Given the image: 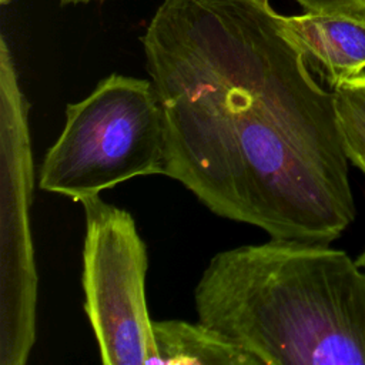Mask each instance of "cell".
Here are the masks:
<instances>
[{"label":"cell","instance_id":"obj_1","mask_svg":"<svg viewBox=\"0 0 365 365\" xmlns=\"http://www.w3.org/2000/svg\"><path fill=\"white\" fill-rule=\"evenodd\" d=\"M165 173L218 217L329 244L354 221L334 90L271 0H164L141 37Z\"/></svg>","mask_w":365,"mask_h":365},{"label":"cell","instance_id":"obj_2","mask_svg":"<svg viewBox=\"0 0 365 365\" xmlns=\"http://www.w3.org/2000/svg\"><path fill=\"white\" fill-rule=\"evenodd\" d=\"M198 321L261 365H365V274L325 242L271 238L215 254Z\"/></svg>","mask_w":365,"mask_h":365},{"label":"cell","instance_id":"obj_3","mask_svg":"<svg viewBox=\"0 0 365 365\" xmlns=\"http://www.w3.org/2000/svg\"><path fill=\"white\" fill-rule=\"evenodd\" d=\"M164 173L165 127L153 81L113 73L67 104L38 187L80 202L134 177Z\"/></svg>","mask_w":365,"mask_h":365},{"label":"cell","instance_id":"obj_4","mask_svg":"<svg viewBox=\"0 0 365 365\" xmlns=\"http://www.w3.org/2000/svg\"><path fill=\"white\" fill-rule=\"evenodd\" d=\"M84 311L106 365H151L157 351L145 301L148 254L134 218L100 195L83 198Z\"/></svg>","mask_w":365,"mask_h":365},{"label":"cell","instance_id":"obj_5","mask_svg":"<svg viewBox=\"0 0 365 365\" xmlns=\"http://www.w3.org/2000/svg\"><path fill=\"white\" fill-rule=\"evenodd\" d=\"M1 304L0 364L23 365L36 339L37 274L30 235L33 161L27 101L1 38Z\"/></svg>","mask_w":365,"mask_h":365},{"label":"cell","instance_id":"obj_6","mask_svg":"<svg viewBox=\"0 0 365 365\" xmlns=\"http://www.w3.org/2000/svg\"><path fill=\"white\" fill-rule=\"evenodd\" d=\"M284 27L331 87L365 73V16L305 11L284 16Z\"/></svg>","mask_w":365,"mask_h":365},{"label":"cell","instance_id":"obj_7","mask_svg":"<svg viewBox=\"0 0 365 365\" xmlns=\"http://www.w3.org/2000/svg\"><path fill=\"white\" fill-rule=\"evenodd\" d=\"M153 335L158 365H261L252 354L200 321H153Z\"/></svg>","mask_w":365,"mask_h":365},{"label":"cell","instance_id":"obj_8","mask_svg":"<svg viewBox=\"0 0 365 365\" xmlns=\"http://www.w3.org/2000/svg\"><path fill=\"white\" fill-rule=\"evenodd\" d=\"M349 161L365 174V73L331 87Z\"/></svg>","mask_w":365,"mask_h":365},{"label":"cell","instance_id":"obj_9","mask_svg":"<svg viewBox=\"0 0 365 365\" xmlns=\"http://www.w3.org/2000/svg\"><path fill=\"white\" fill-rule=\"evenodd\" d=\"M305 11L365 16V0H297Z\"/></svg>","mask_w":365,"mask_h":365},{"label":"cell","instance_id":"obj_10","mask_svg":"<svg viewBox=\"0 0 365 365\" xmlns=\"http://www.w3.org/2000/svg\"><path fill=\"white\" fill-rule=\"evenodd\" d=\"M356 264H358L361 268H365V248H364L362 254L356 258Z\"/></svg>","mask_w":365,"mask_h":365},{"label":"cell","instance_id":"obj_11","mask_svg":"<svg viewBox=\"0 0 365 365\" xmlns=\"http://www.w3.org/2000/svg\"><path fill=\"white\" fill-rule=\"evenodd\" d=\"M91 0H60L61 4H78V3H88Z\"/></svg>","mask_w":365,"mask_h":365},{"label":"cell","instance_id":"obj_12","mask_svg":"<svg viewBox=\"0 0 365 365\" xmlns=\"http://www.w3.org/2000/svg\"><path fill=\"white\" fill-rule=\"evenodd\" d=\"M11 0H0V3L3 4V6H6V4H9Z\"/></svg>","mask_w":365,"mask_h":365}]
</instances>
